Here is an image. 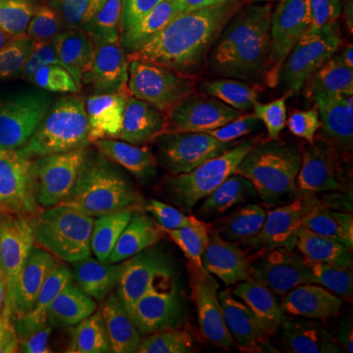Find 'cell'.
<instances>
[{
	"instance_id": "cell-25",
	"label": "cell",
	"mask_w": 353,
	"mask_h": 353,
	"mask_svg": "<svg viewBox=\"0 0 353 353\" xmlns=\"http://www.w3.org/2000/svg\"><path fill=\"white\" fill-rule=\"evenodd\" d=\"M336 353H353V350H352V352H341V350H340V352H336Z\"/></svg>"
},
{
	"instance_id": "cell-12",
	"label": "cell",
	"mask_w": 353,
	"mask_h": 353,
	"mask_svg": "<svg viewBox=\"0 0 353 353\" xmlns=\"http://www.w3.org/2000/svg\"><path fill=\"white\" fill-rule=\"evenodd\" d=\"M245 0H210L163 59L216 83L236 85L243 61Z\"/></svg>"
},
{
	"instance_id": "cell-11",
	"label": "cell",
	"mask_w": 353,
	"mask_h": 353,
	"mask_svg": "<svg viewBox=\"0 0 353 353\" xmlns=\"http://www.w3.org/2000/svg\"><path fill=\"white\" fill-rule=\"evenodd\" d=\"M173 294L75 314L63 328L65 353H155Z\"/></svg>"
},
{
	"instance_id": "cell-6",
	"label": "cell",
	"mask_w": 353,
	"mask_h": 353,
	"mask_svg": "<svg viewBox=\"0 0 353 353\" xmlns=\"http://www.w3.org/2000/svg\"><path fill=\"white\" fill-rule=\"evenodd\" d=\"M332 236L314 216L261 190L253 202L240 279L269 290L308 283L328 265Z\"/></svg>"
},
{
	"instance_id": "cell-13",
	"label": "cell",
	"mask_w": 353,
	"mask_h": 353,
	"mask_svg": "<svg viewBox=\"0 0 353 353\" xmlns=\"http://www.w3.org/2000/svg\"><path fill=\"white\" fill-rule=\"evenodd\" d=\"M83 0H0V53L26 73L50 69Z\"/></svg>"
},
{
	"instance_id": "cell-1",
	"label": "cell",
	"mask_w": 353,
	"mask_h": 353,
	"mask_svg": "<svg viewBox=\"0 0 353 353\" xmlns=\"http://www.w3.org/2000/svg\"><path fill=\"white\" fill-rule=\"evenodd\" d=\"M176 267L169 201L143 187L101 210L61 277L34 301L63 318L171 296L181 287Z\"/></svg>"
},
{
	"instance_id": "cell-7",
	"label": "cell",
	"mask_w": 353,
	"mask_h": 353,
	"mask_svg": "<svg viewBox=\"0 0 353 353\" xmlns=\"http://www.w3.org/2000/svg\"><path fill=\"white\" fill-rule=\"evenodd\" d=\"M106 87L128 136L163 176V159L181 143L189 114L183 75L163 57L130 59L110 73Z\"/></svg>"
},
{
	"instance_id": "cell-17",
	"label": "cell",
	"mask_w": 353,
	"mask_h": 353,
	"mask_svg": "<svg viewBox=\"0 0 353 353\" xmlns=\"http://www.w3.org/2000/svg\"><path fill=\"white\" fill-rule=\"evenodd\" d=\"M61 165L99 185L148 189L161 181L143 150L118 130H88L79 134L67 148Z\"/></svg>"
},
{
	"instance_id": "cell-15",
	"label": "cell",
	"mask_w": 353,
	"mask_h": 353,
	"mask_svg": "<svg viewBox=\"0 0 353 353\" xmlns=\"http://www.w3.org/2000/svg\"><path fill=\"white\" fill-rule=\"evenodd\" d=\"M116 28L132 59L165 57L210 0H92Z\"/></svg>"
},
{
	"instance_id": "cell-18",
	"label": "cell",
	"mask_w": 353,
	"mask_h": 353,
	"mask_svg": "<svg viewBox=\"0 0 353 353\" xmlns=\"http://www.w3.org/2000/svg\"><path fill=\"white\" fill-rule=\"evenodd\" d=\"M88 130H118L128 134L114 110L106 81L69 85L67 99L51 126L43 153L53 163L61 165L71 141Z\"/></svg>"
},
{
	"instance_id": "cell-5",
	"label": "cell",
	"mask_w": 353,
	"mask_h": 353,
	"mask_svg": "<svg viewBox=\"0 0 353 353\" xmlns=\"http://www.w3.org/2000/svg\"><path fill=\"white\" fill-rule=\"evenodd\" d=\"M261 190L252 171L222 187H189L169 202L181 287L202 277H240L248 222Z\"/></svg>"
},
{
	"instance_id": "cell-19",
	"label": "cell",
	"mask_w": 353,
	"mask_h": 353,
	"mask_svg": "<svg viewBox=\"0 0 353 353\" xmlns=\"http://www.w3.org/2000/svg\"><path fill=\"white\" fill-rule=\"evenodd\" d=\"M155 353H253L230 326L201 304L176 306L169 314Z\"/></svg>"
},
{
	"instance_id": "cell-22",
	"label": "cell",
	"mask_w": 353,
	"mask_h": 353,
	"mask_svg": "<svg viewBox=\"0 0 353 353\" xmlns=\"http://www.w3.org/2000/svg\"><path fill=\"white\" fill-rule=\"evenodd\" d=\"M324 0H245L243 63L269 50Z\"/></svg>"
},
{
	"instance_id": "cell-14",
	"label": "cell",
	"mask_w": 353,
	"mask_h": 353,
	"mask_svg": "<svg viewBox=\"0 0 353 353\" xmlns=\"http://www.w3.org/2000/svg\"><path fill=\"white\" fill-rule=\"evenodd\" d=\"M67 92L69 85L50 67L0 97V159L43 152Z\"/></svg>"
},
{
	"instance_id": "cell-2",
	"label": "cell",
	"mask_w": 353,
	"mask_h": 353,
	"mask_svg": "<svg viewBox=\"0 0 353 353\" xmlns=\"http://www.w3.org/2000/svg\"><path fill=\"white\" fill-rule=\"evenodd\" d=\"M102 196L61 181L0 199V296L38 299L57 283L97 216Z\"/></svg>"
},
{
	"instance_id": "cell-21",
	"label": "cell",
	"mask_w": 353,
	"mask_h": 353,
	"mask_svg": "<svg viewBox=\"0 0 353 353\" xmlns=\"http://www.w3.org/2000/svg\"><path fill=\"white\" fill-rule=\"evenodd\" d=\"M312 285L314 324L341 352L353 350V265H328L308 281Z\"/></svg>"
},
{
	"instance_id": "cell-8",
	"label": "cell",
	"mask_w": 353,
	"mask_h": 353,
	"mask_svg": "<svg viewBox=\"0 0 353 353\" xmlns=\"http://www.w3.org/2000/svg\"><path fill=\"white\" fill-rule=\"evenodd\" d=\"M194 303L269 353H314V318L301 296L230 277H202L185 285Z\"/></svg>"
},
{
	"instance_id": "cell-20",
	"label": "cell",
	"mask_w": 353,
	"mask_h": 353,
	"mask_svg": "<svg viewBox=\"0 0 353 353\" xmlns=\"http://www.w3.org/2000/svg\"><path fill=\"white\" fill-rule=\"evenodd\" d=\"M63 328L36 301L0 296V353H65Z\"/></svg>"
},
{
	"instance_id": "cell-16",
	"label": "cell",
	"mask_w": 353,
	"mask_h": 353,
	"mask_svg": "<svg viewBox=\"0 0 353 353\" xmlns=\"http://www.w3.org/2000/svg\"><path fill=\"white\" fill-rule=\"evenodd\" d=\"M130 59L116 28L97 8L83 6L59 39L51 69L67 85H85L106 81Z\"/></svg>"
},
{
	"instance_id": "cell-9",
	"label": "cell",
	"mask_w": 353,
	"mask_h": 353,
	"mask_svg": "<svg viewBox=\"0 0 353 353\" xmlns=\"http://www.w3.org/2000/svg\"><path fill=\"white\" fill-rule=\"evenodd\" d=\"M353 34V0H324L287 36L241 69V88L263 106L296 83Z\"/></svg>"
},
{
	"instance_id": "cell-3",
	"label": "cell",
	"mask_w": 353,
	"mask_h": 353,
	"mask_svg": "<svg viewBox=\"0 0 353 353\" xmlns=\"http://www.w3.org/2000/svg\"><path fill=\"white\" fill-rule=\"evenodd\" d=\"M255 120L261 189L332 232L353 210V143L283 118Z\"/></svg>"
},
{
	"instance_id": "cell-10",
	"label": "cell",
	"mask_w": 353,
	"mask_h": 353,
	"mask_svg": "<svg viewBox=\"0 0 353 353\" xmlns=\"http://www.w3.org/2000/svg\"><path fill=\"white\" fill-rule=\"evenodd\" d=\"M255 118H283L353 143V34Z\"/></svg>"
},
{
	"instance_id": "cell-4",
	"label": "cell",
	"mask_w": 353,
	"mask_h": 353,
	"mask_svg": "<svg viewBox=\"0 0 353 353\" xmlns=\"http://www.w3.org/2000/svg\"><path fill=\"white\" fill-rule=\"evenodd\" d=\"M189 88L183 139L163 159L179 167L190 189L222 187L255 171L257 120L241 85L179 71Z\"/></svg>"
},
{
	"instance_id": "cell-23",
	"label": "cell",
	"mask_w": 353,
	"mask_h": 353,
	"mask_svg": "<svg viewBox=\"0 0 353 353\" xmlns=\"http://www.w3.org/2000/svg\"><path fill=\"white\" fill-rule=\"evenodd\" d=\"M330 236L332 250L328 265H353V210L330 232Z\"/></svg>"
},
{
	"instance_id": "cell-24",
	"label": "cell",
	"mask_w": 353,
	"mask_h": 353,
	"mask_svg": "<svg viewBox=\"0 0 353 353\" xmlns=\"http://www.w3.org/2000/svg\"><path fill=\"white\" fill-rule=\"evenodd\" d=\"M30 73L22 71L20 67H16L12 61H8L2 53H0V97H4L6 92H10L16 88Z\"/></svg>"
}]
</instances>
